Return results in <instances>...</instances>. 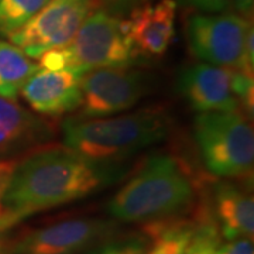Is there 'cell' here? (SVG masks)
I'll return each instance as SVG.
<instances>
[{
	"instance_id": "10",
	"label": "cell",
	"mask_w": 254,
	"mask_h": 254,
	"mask_svg": "<svg viewBox=\"0 0 254 254\" xmlns=\"http://www.w3.org/2000/svg\"><path fill=\"white\" fill-rule=\"evenodd\" d=\"M83 73L38 66L21 88V96L40 116H61L79 109Z\"/></svg>"
},
{
	"instance_id": "20",
	"label": "cell",
	"mask_w": 254,
	"mask_h": 254,
	"mask_svg": "<svg viewBox=\"0 0 254 254\" xmlns=\"http://www.w3.org/2000/svg\"><path fill=\"white\" fill-rule=\"evenodd\" d=\"M145 1L147 0H95L96 4H100V9L106 10L118 17L130 14L138 6L144 4Z\"/></svg>"
},
{
	"instance_id": "24",
	"label": "cell",
	"mask_w": 254,
	"mask_h": 254,
	"mask_svg": "<svg viewBox=\"0 0 254 254\" xmlns=\"http://www.w3.org/2000/svg\"><path fill=\"white\" fill-rule=\"evenodd\" d=\"M13 167H14L13 163H0V195H1L3 187H4V184L7 181L10 173L13 170Z\"/></svg>"
},
{
	"instance_id": "3",
	"label": "cell",
	"mask_w": 254,
	"mask_h": 254,
	"mask_svg": "<svg viewBox=\"0 0 254 254\" xmlns=\"http://www.w3.org/2000/svg\"><path fill=\"white\" fill-rule=\"evenodd\" d=\"M170 116L160 109H143L120 116L66 119L64 145L96 161L119 163L164 140Z\"/></svg>"
},
{
	"instance_id": "23",
	"label": "cell",
	"mask_w": 254,
	"mask_h": 254,
	"mask_svg": "<svg viewBox=\"0 0 254 254\" xmlns=\"http://www.w3.org/2000/svg\"><path fill=\"white\" fill-rule=\"evenodd\" d=\"M233 6L236 7V10L242 17L252 20L254 10V0H233Z\"/></svg>"
},
{
	"instance_id": "9",
	"label": "cell",
	"mask_w": 254,
	"mask_h": 254,
	"mask_svg": "<svg viewBox=\"0 0 254 254\" xmlns=\"http://www.w3.org/2000/svg\"><path fill=\"white\" fill-rule=\"evenodd\" d=\"M115 223L99 218H78L38 227L18 237L9 254H82L108 240Z\"/></svg>"
},
{
	"instance_id": "15",
	"label": "cell",
	"mask_w": 254,
	"mask_h": 254,
	"mask_svg": "<svg viewBox=\"0 0 254 254\" xmlns=\"http://www.w3.org/2000/svg\"><path fill=\"white\" fill-rule=\"evenodd\" d=\"M208 213H200L195 220L177 218L147 223L145 254H190L202 222Z\"/></svg>"
},
{
	"instance_id": "16",
	"label": "cell",
	"mask_w": 254,
	"mask_h": 254,
	"mask_svg": "<svg viewBox=\"0 0 254 254\" xmlns=\"http://www.w3.org/2000/svg\"><path fill=\"white\" fill-rule=\"evenodd\" d=\"M38 68L18 47L0 41V96L17 98L23 85Z\"/></svg>"
},
{
	"instance_id": "2",
	"label": "cell",
	"mask_w": 254,
	"mask_h": 254,
	"mask_svg": "<svg viewBox=\"0 0 254 254\" xmlns=\"http://www.w3.org/2000/svg\"><path fill=\"white\" fill-rule=\"evenodd\" d=\"M195 200V185L175 157H150L113 195L108 212L119 222L151 223L180 216Z\"/></svg>"
},
{
	"instance_id": "25",
	"label": "cell",
	"mask_w": 254,
	"mask_h": 254,
	"mask_svg": "<svg viewBox=\"0 0 254 254\" xmlns=\"http://www.w3.org/2000/svg\"><path fill=\"white\" fill-rule=\"evenodd\" d=\"M13 220L6 216L4 213H0V233H4L6 230H9L10 227L13 226Z\"/></svg>"
},
{
	"instance_id": "5",
	"label": "cell",
	"mask_w": 254,
	"mask_h": 254,
	"mask_svg": "<svg viewBox=\"0 0 254 254\" xmlns=\"http://www.w3.org/2000/svg\"><path fill=\"white\" fill-rule=\"evenodd\" d=\"M195 138L210 174L239 178L253 171V128L239 109L199 112L195 118Z\"/></svg>"
},
{
	"instance_id": "6",
	"label": "cell",
	"mask_w": 254,
	"mask_h": 254,
	"mask_svg": "<svg viewBox=\"0 0 254 254\" xmlns=\"http://www.w3.org/2000/svg\"><path fill=\"white\" fill-rule=\"evenodd\" d=\"M252 20L232 13H196L187 20L192 54L205 64L243 72L245 40Z\"/></svg>"
},
{
	"instance_id": "11",
	"label": "cell",
	"mask_w": 254,
	"mask_h": 254,
	"mask_svg": "<svg viewBox=\"0 0 254 254\" xmlns=\"http://www.w3.org/2000/svg\"><path fill=\"white\" fill-rule=\"evenodd\" d=\"M177 85L182 98L198 112L240 108L232 88V68L195 64L182 71Z\"/></svg>"
},
{
	"instance_id": "8",
	"label": "cell",
	"mask_w": 254,
	"mask_h": 254,
	"mask_svg": "<svg viewBox=\"0 0 254 254\" xmlns=\"http://www.w3.org/2000/svg\"><path fill=\"white\" fill-rule=\"evenodd\" d=\"M150 79L143 71L99 68L83 73L81 79L82 118H108L126 112L144 98Z\"/></svg>"
},
{
	"instance_id": "26",
	"label": "cell",
	"mask_w": 254,
	"mask_h": 254,
	"mask_svg": "<svg viewBox=\"0 0 254 254\" xmlns=\"http://www.w3.org/2000/svg\"><path fill=\"white\" fill-rule=\"evenodd\" d=\"M10 243L4 239L3 233H0V254H9Z\"/></svg>"
},
{
	"instance_id": "19",
	"label": "cell",
	"mask_w": 254,
	"mask_h": 254,
	"mask_svg": "<svg viewBox=\"0 0 254 254\" xmlns=\"http://www.w3.org/2000/svg\"><path fill=\"white\" fill-rule=\"evenodd\" d=\"M219 243H220V235L218 227L215 225L213 219L210 218V215H208L202 222V226L190 254H212Z\"/></svg>"
},
{
	"instance_id": "1",
	"label": "cell",
	"mask_w": 254,
	"mask_h": 254,
	"mask_svg": "<svg viewBox=\"0 0 254 254\" xmlns=\"http://www.w3.org/2000/svg\"><path fill=\"white\" fill-rule=\"evenodd\" d=\"M125 168L68 147H38L13 167L0 195L1 213L16 225L37 212L66 205L119 181Z\"/></svg>"
},
{
	"instance_id": "4",
	"label": "cell",
	"mask_w": 254,
	"mask_h": 254,
	"mask_svg": "<svg viewBox=\"0 0 254 254\" xmlns=\"http://www.w3.org/2000/svg\"><path fill=\"white\" fill-rule=\"evenodd\" d=\"M123 18L96 7L68 46L40 58L38 66L48 69H73L86 73L99 68H126L138 58Z\"/></svg>"
},
{
	"instance_id": "21",
	"label": "cell",
	"mask_w": 254,
	"mask_h": 254,
	"mask_svg": "<svg viewBox=\"0 0 254 254\" xmlns=\"http://www.w3.org/2000/svg\"><path fill=\"white\" fill-rule=\"evenodd\" d=\"M212 254H254L253 239H233L220 242Z\"/></svg>"
},
{
	"instance_id": "7",
	"label": "cell",
	"mask_w": 254,
	"mask_h": 254,
	"mask_svg": "<svg viewBox=\"0 0 254 254\" xmlns=\"http://www.w3.org/2000/svg\"><path fill=\"white\" fill-rule=\"evenodd\" d=\"M96 9L95 0H51L9 38L31 60L68 46L82 23Z\"/></svg>"
},
{
	"instance_id": "14",
	"label": "cell",
	"mask_w": 254,
	"mask_h": 254,
	"mask_svg": "<svg viewBox=\"0 0 254 254\" xmlns=\"http://www.w3.org/2000/svg\"><path fill=\"white\" fill-rule=\"evenodd\" d=\"M212 219L225 240L253 239L254 199L236 184L219 181L213 185Z\"/></svg>"
},
{
	"instance_id": "18",
	"label": "cell",
	"mask_w": 254,
	"mask_h": 254,
	"mask_svg": "<svg viewBox=\"0 0 254 254\" xmlns=\"http://www.w3.org/2000/svg\"><path fill=\"white\" fill-rule=\"evenodd\" d=\"M147 240L141 237H127L112 242H102L82 254H145Z\"/></svg>"
},
{
	"instance_id": "22",
	"label": "cell",
	"mask_w": 254,
	"mask_h": 254,
	"mask_svg": "<svg viewBox=\"0 0 254 254\" xmlns=\"http://www.w3.org/2000/svg\"><path fill=\"white\" fill-rule=\"evenodd\" d=\"M200 13H223L229 9L232 0H175Z\"/></svg>"
},
{
	"instance_id": "27",
	"label": "cell",
	"mask_w": 254,
	"mask_h": 254,
	"mask_svg": "<svg viewBox=\"0 0 254 254\" xmlns=\"http://www.w3.org/2000/svg\"><path fill=\"white\" fill-rule=\"evenodd\" d=\"M0 213H1V208H0Z\"/></svg>"
},
{
	"instance_id": "17",
	"label": "cell",
	"mask_w": 254,
	"mask_h": 254,
	"mask_svg": "<svg viewBox=\"0 0 254 254\" xmlns=\"http://www.w3.org/2000/svg\"><path fill=\"white\" fill-rule=\"evenodd\" d=\"M51 0H0V34L4 37L24 27Z\"/></svg>"
},
{
	"instance_id": "12",
	"label": "cell",
	"mask_w": 254,
	"mask_h": 254,
	"mask_svg": "<svg viewBox=\"0 0 254 254\" xmlns=\"http://www.w3.org/2000/svg\"><path fill=\"white\" fill-rule=\"evenodd\" d=\"M175 0L141 4L125 20L127 34L138 54L160 57L170 47L175 33Z\"/></svg>"
},
{
	"instance_id": "13",
	"label": "cell",
	"mask_w": 254,
	"mask_h": 254,
	"mask_svg": "<svg viewBox=\"0 0 254 254\" xmlns=\"http://www.w3.org/2000/svg\"><path fill=\"white\" fill-rule=\"evenodd\" d=\"M53 126L17 98L0 96V155L38 148L53 136Z\"/></svg>"
}]
</instances>
